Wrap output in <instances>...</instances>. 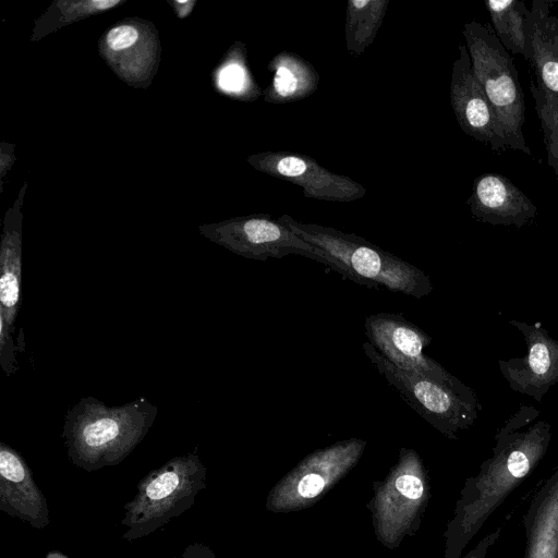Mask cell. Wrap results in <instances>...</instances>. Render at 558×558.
Returning <instances> with one entry per match:
<instances>
[{"instance_id": "d4e9b609", "label": "cell", "mask_w": 558, "mask_h": 558, "mask_svg": "<svg viewBox=\"0 0 558 558\" xmlns=\"http://www.w3.org/2000/svg\"><path fill=\"white\" fill-rule=\"evenodd\" d=\"M193 4H194V1H175L174 2V5H175V9H179V16L181 19H183L184 16H186L190 11L192 10L193 8Z\"/></svg>"}, {"instance_id": "9a60e30c", "label": "cell", "mask_w": 558, "mask_h": 558, "mask_svg": "<svg viewBox=\"0 0 558 558\" xmlns=\"http://www.w3.org/2000/svg\"><path fill=\"white\" fill-rule=\"evenodd\" d=\"M21 222L20 204L16 202L14 208L7 211L0 247V329L12 335L21 306Z\"/></svg>"}, {"instance_id": "ffe728a7", "label": "cell", "mask_w": 558, "mask_h": 558, "mask_svg": "<svg viewBox=\"0 0 558 558\" xmlns=\"http://www.w3.org/2000/svg\"><path fill=\"white\" fill-rule=\"evenodd\" d=\"M526 558H558V481L542 500Z\"/></svg>"}, {"instance_id": "ba28073f", "label": "cell", "mask_w": 558, "mask_h": 558, "mask_svg": "<svg viewBox=\"0 0 558 558\" xmlns=\"http://www.w3.org/2000/svg\"><path fill=\"white\" fill-rule=\"evenodd\" d=\"M365 446L350 438L310 453L272 487L266 508L278 513L311 507L356 465Z\"/></svg>"}, {"instance_id": "44dd1931", "label": "cell", "mask_w": 558, "mask_h": 558, "mask_svg": "<svg viewBox=\"0 0 558 558\" xmlns=\"http://www.w3.org/2000/svg\"><path fill=\"white\" fill-rule=\"evenodd\" d=\"M530 89L544 134L548 165L558 180V96L543 92L534 81Z\"/></svg>"}, {"instance_id": "2e32d148", "label": "cell", "mask_w": 558, "mask_h": 558, "mask_svg": "<svg viewBox=\"0 0 558 558\" xmlns=\"http://www.w3.org/2000/svg\"><path fill=\"white\" fill-rule=\"evenodd\" d=\"M550 0H534L527 26L529 61L539 89L558 96V17L550 14Z\"/></svg>"}, {"instance_id": "7a4b0ae2", "label": "cell", "mask_w": 558, "mask_h": 558, "mask_svg": "<svg viewBox=\"0 0 558 558\" xmlns=\"http://www.w3.org/2000/svg\"><path fill=\"white\" fill-rule=\"evenodd\" d=\"M278 219L298 236L343 264L359 284L384 286L392 292L416 299L433 291V283L423 270L362 236L328 226L298 221L286 214Z\"/></svg>"}, {"instance_id": "484cf974", "label": "cell", "mask_w": 558, "mask_h": 558, "mask_svg": "<svg viewBox=\"0 0 558 558\" xmlns=\"http://www.w3.org/2000/svg\"><path fill=\"white\" fill-rule=\"evenodd\" d=\"M47 558H66L59 553H50Z\"/></svg>"}, {"instance_id": "3957f363", "label": "cell", "mask_w": 558, "mask_h": 558, "mask_svg": "<svg viewBox=\"0 0 558 558\" xmlns=\"http://www.w3.org/2000/svg\"><path fill=\"white\" fill-rule=\"evenodd\" d=\"M462 34L472 71L499 122L507 148L532 156L523 135L524 94L509 51L489 25L471 21Z\"/></svg>"}, {"instance_id": "e0dca14e", "label": "cell", "mask_w": 558, "mask_h": 558, "mask_svg": "<svg viewBox=\"0 0 558 558\" xmlns=\"http://www.w3.org/2000/svg\"><path fill=\"white\" fill-rule=\"evenodd\" d=\"M267 69L271 81L263 92L266 102L283 105L311 96L320 81L312 63L294 52L281 51L274 56Z\"/></svg>"}, {"instance_id": "9c48e42d", "label": "cell", "mask_w": 558, "mask_h": 558, "mask_svg": "<svg viewBox=\"0 0 558 558\" xmlns=\"http://www.w3.org/2000/svg\"><path fill=\"white\" fill-rule=\"evenodd\" d=\"M365 335L368 342L395 366L458 389L470 388L424 353L432 338L401 315L379 313L367 316Z\"/></svg>"}, {"instance_id": "30bf717a", "label": "cell", "mask_w": 558, "mask_h": 558, "mask_svg": "<svg viewBox=\"0 0 558 558\" xmlns=\"http://www.w3.org/2000/svg\"><path fill=\"white\" fill-rule=\"evenodd\" d=\"M247 161L262 173L300 186L306 198L347 203L367 192L361 183L327 170L305 154L268 150L248 156Z\"/></svg>"}, {"instance_id": "277c9868", "label": "cell", "mask_w": 558, "mask_h": 558, "mask_svg": "<svg viewBox=\"0 0 558 558\" xmlns=\"http://www.w3.org/2000/svg\"><path fill=\"white\" fill-rule=\"evenodd\" d=\"M206 468L196 453L172 458L150 472L125 506L123 538L144 537L189 509L205 486Z\"/></svg>"}, {"instance_id": "6da1fadb", "label": "cell", "mask_w": 558, "mask_h": 558, "mask_svg": "<svg viewBox=\"0 0 558 558\" xmlns=\"http://www.w3.org/2000/svg\"><path fill=\"white\" fill-rule=\"evenodd\" d=\"M157 412L145 397L119 407L82 398L66 412L61 434L69 459L86 471L120 463L148 433Z\"/></svg>"}, {"instance_id": "7c38bea8", "label": "cell", "mask_w": 558, "mask_h": 558, "mask_svg": "<svg viewBox=\"0 0 558 558\" xmlns=\"http://www.w3.org/2000/svg\"><path fill=\"white\" fill-rule=\"evenodd\" d=\"M509 323L522 333L527 352L523 357L499 360V369L512 390L541 401L558 383V340L541 326Z\"/></svg>"}, {"instance_id": "5bb4252c", "label": "cell", "mask_w": 558, "mask_h": 558, "mask_svg": "<svg viewBox=\"0 0 558 558\" xmlns=\"http://www.w3.org/2000/svg\"><path fill=\"white\" fill-rule=\"evenodd\" d=\"M0 509L34 527L49 523L45 496L22 456L4 442L0 444Z\"/></svg>"}, {"instance_id": "603a6c76", "label": "cell", "mask_w": 558, "mask_h": 558, "mask_svg": "<svg viewBox=\"0 0 558 558\" xmlns=\"http://www.w3.org/2000/svg\"><path fill=\"white\" fill-rule=\"evenodd\" d=\"M217 83L223 92L238 95L243 93L247 95V86L250 87L251 83L255 84L250 80L247 70L241 63L233 61L220 69Z\"/></svg>"}, {"instance_id": "52a82bcc", "label": "cell", "mask_w": 558, "mask_h": 558, "mask_svg": "<svg viewBox=\"0 0 558 558\" xmlns=\"http://www.w3.org/2000/svg\"><path fill=\"white\" fill-rule=\"evenodd\" d=\"M369 504L377 538L396 548L415 532L427 502L429 488L423 462L413 449L401 448L398 462L385 481L376 483Z\"/></svg>"}, {"instance_id": "ac0fdd59", "label": "cell", "mask_w": 558, "mask_h": 558, "mask_svg": "<svg viewBox=\"0 0 558 558\" xmlns=\"http://www.w3.org/2000/svg\"><path fill=\"white\" fill-rule=\"evenodd\" d=\"M493 29L502 46L512 53L530 59L527 26L530 9L520 0H486Z\"/></svg>"}, {"instance_id": "4fadbf2b", "label": "cell", "mask_w": 558, "mask_h": 558, "mask_svg": "<svg viewBox=\"0 0 558 558\" xmlns=\"http://www.w3.org/2000/svg\"><path fill=\"white\" fill-rule=\"evenodd\" d=\"M475 219L521 228L535 217L536 206L514 183L498 173L478 175L466 201Z\"/></svg>"}, {"instance_id": "cb8c5ba5", "label": "cell", "mask_w": 558, "mask_h": 558, "mask_svg": "<svg viewBox=\"0 0 558 558\" xmlns=\"http://www.w3.org/2000/svg\"><path fill=\"white\" fill-rule=\"evenodd\" d=\"M205 547H189L180 558H209L205 555Z\"/></svg>"}, {"instance_id": "8fae6325", "label": "cell", "mask_w": 558, "mask_h": 558, "mask_svg": "<svg viewBox=\"0 0 558 558\" xmlns=\"http://www.w3.org/2000/svg\"><path fill=\"white\" fill-rule=\"evenodd\" d=\"M458 50L450 80V101L457 122L474 140L493 150H505L507 145L499 122L474 76L465 44H460Z\"/></svg>"}, {"instance_id": "d6986e66", "label": "cell", "mask_w": 558, "mask_h": 558, "mask_svg": "<svg viewBox=\"0 0 558 558\" xmlns=\"http://www.w3.org/2000/svg\"><path fill=\"white\" fill-rule=\"evenodd\" d=\"M389 0H349L345 7L344 41L359 57L373 44L388 10Z\"/></svg>"}, {"instance_id": "8992f818", "label": "cell", "mask_w": 558, "mask_h": 558, "mask_svg": "<svg viewBox=\"0 0 558 558\" xmlns=\"http://www.w3.org/2000/svg\"><path fill=\"white\" fill-rule=\"evenodd\" d=\"M201 232L213 242L245 258L266 260L298 254L319 262L356 283L338 259L293 233L278 218L258 214L207 225Z\"/></svg>"}, {"instance_id": "5b68a950", "label": "cell", "mask_w": 558, "mask_h": 558, "mask_svg": "<svg viewBox=\"0 0 558 558\" xmlns=\"http://www.w3.org/2000/svg\"><path fill=\"white\" fill-rule=\"evenodd\" d=\"M362 349L369 362L426 422L449 438L478 418L482 405L471 388L458 389L420 374L401 369L369 342Z\"/></svg>"}, {"instance_id": "7402d4cb", "label": "cell", "mask_w": 558, "mask_h": 558, "mask_svg": "<svg viewBox=\"0 0 558 558\" xmlns=\"http://www.w3.org/2000/svg\"><path fill=\"white\" fill-rule=\"evenodd\" d=\"M142 39L141 29L131 23H124L111 27L105 35L106 51L121 57L129 54L130 50L140 44Z\"/></svg>"}]
</instances>
